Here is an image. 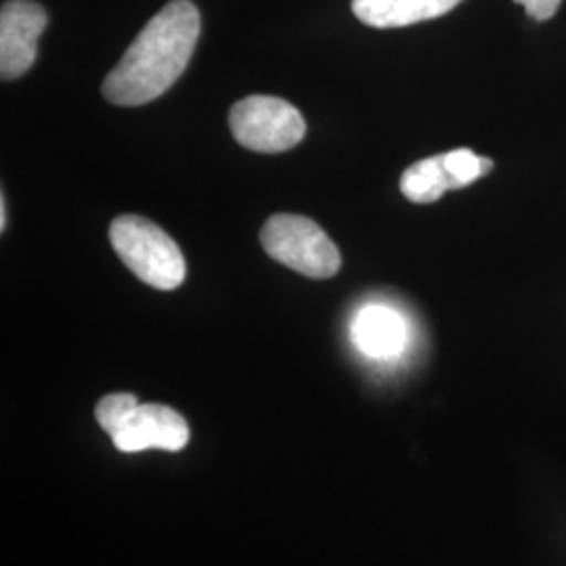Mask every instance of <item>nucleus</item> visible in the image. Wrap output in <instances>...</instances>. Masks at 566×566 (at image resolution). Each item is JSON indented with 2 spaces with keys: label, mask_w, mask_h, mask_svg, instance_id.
Returning a JSON list of instances; mask_svg holds the SVG:
<instances>
[{
  "label": "nucleus",
  "mask_w": 566,
  "mask_h": 566,
  "mask_svg": "<svg viewBox=\"0 0 566 566\" xmlns=\"http://www.w3.org/2000/svg\"><path fill=\"white\" fill-rule=\"evenodd\" d=\"M200 39V11L189 0H172L149 21L103 82V97L135 107L154 102L181 78Z\"/></svg>",
  "instance_id": "1"
},
{
  "label": "nucleus",
  "mask_w": 566,
  "mask_h": 566,
  "mask_svg": "<svg viewBox=\"0 0 566 566\" xmlns=\"http://www.w3.org/2000/svg\"><path fill=\"white\" fill-rule=\"evenodd\" d=\"M399 187L405 198L413 203L437 202L447 191H453V182L447 172L443 154L411 164L405 170Z\"/></svg>",
  "instance_id": "9"
},
{
  "label": "nucleus",
  "mask_w": 566,
  "mask_h": 566,
  "mask_svg": "<svg viewBox=\"0 0 566 566\" xmlns=\"http://www.w3.org/2000/svg\"><path fill=\"white\" fill-rule=\"evenodd\" d=\"M46 13L34 0H9L0 11V74L4 81L23 76L39 53Z\"/></svg>",
  "instance_id": "5"
},
{
  "label": "nucleus",
  "mask_w": 566,
  "mask_h": 566,
  "mask_svg": "<svg viewBox=\"0 0 566 566\" xmlns=\"http://www.w3.org/2000/svg\"><path fill=\"white\" fill-rule=\"evenodd\" d=\"M447 172L453 182V189L468 187L470 182L479 181L489 170H493V160L476 156L472 149H453L443 154Z\"/></svg>",
  "instance_id": "10"
},
{
  "label": "nucleus",
  "mask_w": 566,
  "mask_h": 566,
  "mask_svg": "<svg viewBox=\"0 0 566 566\" xmlns=\"http://www.w3.org/2000/svg\"><path fill=\"white\" fill-rule=\"evenodd\" d=\"M7 229V203H4V196L0 198V231Z\"/></svg>",
  "instance_id": "13"
},
{
  "label": "nucleus",
  "mask_w": 566,
  "mask_h": 566,
  "mask_svg": "<svg viewBox=\"0 0 566 566\" xmlns=\"http://www.w3.org/2000/svg\"><path fill=\"white\" fill-rule=\"evenodd\" d=\"M139 405L135 395H128V392H114V395H105L102 401L97 403L95 409V416H97V422L102 426L103 430L107 434H112L122 420Z\"/></svg>",
  "instance_id": "11"
},
{
  "label": "nucleus",
  "mask_w": 566,
  "mask_h": 566,
  "mask_svg": "<svg viewBox=\"0 0 566 566\" xmlns=\"http://www.w3.org/2000/svg\"><path fill=\"white\" fill-rule=\"evenodd\" d=\"M109 242L122 263L156 290H177L185 280V259L177 242L158 224L122 214L109 224Z\"/></svg>",
  "instance_id": "2"
},
{
  "label": "nucleus",
  "mask_w": 566,
  "mask_h": 566,
  "mask_svg": "<svg viewBox=\"0 0 566 566\" xmlns=\"http://www.w3.org/2000/svg\"><path fill=\"white\" fill-rule=\"evenodd\" d=\"M229 126L245 149L280 154L303 142L306 124L292 103L269 95H252L233 105Z\"/></svg>",
  "instance_id": "4"
},
{
  "label": "nucleus",
  "mask_w": 566,
  "mask_h": 566,
  "mask_svg": "<svg viewBox=\"0 0 566 566\" xmlns=\"http://www.w3.org/2000/svg\"><path fill=\"white\" fill-rule=\"evenodd\" d=\"M264 252L304 277L327 280L340 271V252L315 221L298 214H275L261 231Z\"/></svg>",
  "instance_id": "3"
},
{
  "label": "nucleus",
  "mask_w": 566,
  "mask_h": 566,
  "mask_svg": "<svg viewBox=\"0 0 566 566\" xmlns=\"http://www.w3.org/2000/svg\"><path fill=\"white\" fill-rule=\"evenodd\" d=\"M525 7L526 15L537 21H546L556 15L563 0H514Z\"/></svg>",
  "instance_id": "12"
},
{
  "label": "nucleus",
  "mask_w": 566,
  "mask_h": 566,
  "mask_svg": "<svg viewBox=\"0 0 566 566\" xmlns=\"http://www.w3.org/2000/svg\"><path fill=\"white\" fill-rule=\"evenodd\" d=\"M462 0H353V13L369 28H405L437 20Z\"/></svg>",
  "instance_id": "8"
},
{
  "label": "nucleus",
  "mask_w": 566,
  "mask_h": 566,
  "mask_svg": "<svg viewBox=\"0 0 566 566\" xmlns=\"http://www.w3.org/2000/svg\"><path fill=\"white\" fill-rule=\"evenodd\" d=\"M353 340L369 357H397L407 343L403 317L382 304H369L353 322Z\"/></svg>",
  "instance_id": "7"
},
{
  "label": "nucleus",
  "mask_w": 566,
  "mask_h": 566,
  "mask_svg": "<svg viewBox=\"0 0 566 566\" xmlns=\"http://www.w3.org/2000/svg\"><path fill=\"white\" fill-rule=\"evenodd\" d=\"M124 453L143 449L179 451L189 441V426L179 411L166 405H137L109 434Z\"/></svg>",
  "instance_id": "6"
}]
</instances>
